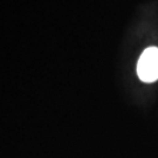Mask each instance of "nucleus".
Here are the masks:
<instances>
[{"mask_svg": "<svg viewBox=\"0 0 158 158\" xmlns=\"http://www.w3.org/2000/svg\"><path fill=\"white\" fill-rule=\"evenodd\" d=\"M137 76L144 83L158 81V47L145 48L137 62Z\"/></svg>", "mask_w": 158, "mask_h": 158, "instance_id": "f257e3e1", "label": "nucleus"}]
</instances>
